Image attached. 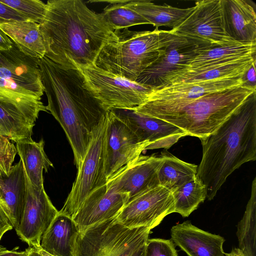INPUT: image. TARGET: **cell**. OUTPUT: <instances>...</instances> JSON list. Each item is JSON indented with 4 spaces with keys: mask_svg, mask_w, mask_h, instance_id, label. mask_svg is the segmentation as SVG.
Wrapping results in <instances>:
<instances>
[{
    "mask_svg": "<svg viewBox=\"0 0 256 256\" xmlns=\"http://www.w3.org/2000/svg\"><path fill=\"white\" fill-rule=\"evenodd\" d=\"M174 202V212L182 217L188 216L206 198V186L196 176L171 192Z\"/></svg>",
    "mask_w": 256,
    "mask_h": 256,
    "instance_id": "31",
    "label": "cell"
},
{
    "mask_svg": "<svg viewBox=\"0 0 256 256\" xmlns=\"http://www.w3.org/2000/svg\"><path fill=\"white\" fill-rule=\"evenodd\" d=\"M78 233L72 218L58 211L42 236L40 246L54 256H74Z\"/></svg>",
    "mask_w": 256,
    "mask_h": 256,
    "instance_id": "24",
    "label": "cell"
},
{
    "mask_svg": "<svg viewBox=\"0 0 256 256\" xmlns=\"http://www.w3.org/2000/svg\"><path fill=\"white\" fill-rule=\"evenodd\" d=\"M42 256H54L42 250L40 246L35 248Z\"/></svg>",
    "mask_w": 256,
    "mask_h": 256,
    "instance_id": "44",
    "label": "cell"
},
{
    "mask_svg": "<svg viewBox=\"0 0 256 256\" xmlns=\"http://www.w3.org/2000/svg\"><path fill=\"white\" fill-rule=\"evenodd\" d=\"M146 256H178L175 244L171 240L159 238L148 239Z\"/></svg>",
    "mask_w": 256,
    "mask_h": 256,
    "instance_id": "35",
    "label": "cell"
},
{
    "mask_svg": "<svg viewBox=\"0 0 256 256\" xmlns=\"http://www.w3.org/2000/svg\"><path fill=\"white\" fill-rule=\"evenodd\" d=\"M28 256H42L38 250L34 248L30 247Z\"/></svg>",
    "mask_w": 256,
    "mask_h": 256,
    "instance_id": "43",
    "label": "cell"
},
{
    "mask_svg": "<svg viewBox=\"0 0 256 256\" xmlns=\"http://www.w3.org/2000/svg\"><path fill=\"white\" fill-rule=\"evenodd\" d=\"M256 92L212 134L200 138L202 155L196 176L212 200L228 177L256 160Z\"/></svg>",
    "mask_w": 256,
    "mask_h": 256,
    "instance_id": "3",
    "label": "cell"
},
{
    "mask_svg": "<svg viewBox=\"0 0 256 256\" xmlns=\"http://www.w3.org/2000/svg\"><path fill=\"white\" fill-rule=\"evenodd\" d=\"M162 161L161 156H140L108 180L118 191L128 193L130 200L149 188L159 186L158 170Z\"/></svg>",
    "mask_w": 256,
    "mask_h": 256,
    "instance_id": "19",
    "label": "cell"
},
{
    "mask_svg": "<svg viewBox=\"0 0 256 256\" xmlns=\"http://www.w3.org/2000/svg\"><path fill=\"white\" fill-rule=\"evenodd\" d=\"M225 256H245L238 248H234L229 253L225 254Z\"/></svg>",
    "mask_w": 256,
    "mask_h": 256,
    "instance_id": "41",
    "label": "cell"
},
{
    "mask_svg": "<svg viewBox=\"0 0 256 256\" xmlns=\"http://www.w3.org/2000/svg\"><path fill=\"white\" fill-rule=\"evenodd\" d=\"M108 111L94 128L90 141L71 190L59 212L72 218L94 190L106 184L104 146L108 126Z\"/></svg>",
    "mask_w": 256,
    "mask_h": 256,
    "instance_id": "7",
    "label": "cell"
},
{
    "mask_svg": "<svg viewBox=\"0 0 256 256\" xmlns=\"http://www.w3.org/2000/svg\"><path fill=\"white\" fill-rule=\"evenodd\" d=\"M129 200L128 193L118 191L109 180L92 191L72 218L79 232L117 216Z\"/></svg>",
    "mask_w": 256,
    "mask_h": 256,
    "instance_id": "15",
    "label": "cell"
},
{
    "mask_svg": "<svg viewBox=\"0 0 256 256\" xmlns=\"http://www.w3.org/2000/svg\"><path fill=\"white\" fill-rule=\"evenodd\" d=\"M0 30L25 54L38 60L45 56L39 24L30 20L8 22L0 23Z\"/></svg>",
    "mask_w": 256,
    "mask_h": 256,
    "instance_id": "25",
    "label": "cell"
},
{
    "mask_svg": "<svg viewBox=\"0 0 256 256\" xmlns=\"http://www.w3.org/2000/svg\"><path fill=\"white\" fill-rule=\"evenodd\" d=\"M43 103L26 104L0 96V135L16 143L32 139L33 128Z\"/></svg>",
    "mask_w": 256,
    "mask_h": 256,
    "instance_id": "18",
    "label": "cell"
},
{
    "mask_svg": "<svg viewBox=\"0 0 256 256\" xmlns=\"http://www.w3.org/2000/svg\"><path fill=\"white\" fill-rule=\"evenodd\" d=\"M256 89L241 85L203 96L188 102L170 106L140 105L133 110L169 122L187 136L202 138L214 132Z\"/></svg>",
    "mask_w": 256,
    "mask_h": 256,
    "instance_id": "4",
    "label": "cell"
},
{
    "mask_svg": "<svg viewBox=\"0 0 256 256\" xmlns=\"http://www.w3.org/2000/svg\"><path fill=\"white\" fill-rule=\"evenodd\" d=\"M14 228L8 216L0 206V240L4 234Z\"/></svg>",
    "mask_w": 256,
    "mask_h": 256,
    "instance_id": "38",
    "label": "cell"
},
{
    "mask_svg": "<svg viewBox=\"0 0 256 256\" xmlns=\"http://www.w3.org/2000/svg\"><path fill=\"white\" fill-rule=\"evenodd\" d=\"M26 181L24 210L20 224L15 230L22 240L29 246L36 248L40 246L42 236L58 211L52 204L44 186H34L26 174Z\"/></svg>",
    "mask_w": 256,
    "mask_h": 256,
    "instance_id": "12",
    "label": "cell"
},
{
    "mask_svg": "<svg viewBox=\"0 0 256 256\" xmlns=\"http://www.w3.org/2000/svg\"><path fill=\"white\" fill-rule=\"evenodd\" d=\"M225 32L236 42L256 44V13L244 0H222Z\"/></svg>",
    "mask_w": 256,
    "mask_h": 256,
    "instance_id": "21",
    "label": "cell"
},
{
    "mask_svg": "<svg viewBox=\"0 0 256 256\" xmlns=\"http://www.w3.org/2000/svg\"><path fill=\"white\" fill-rule=\"evenodd\" d=\"M16 154L14 143L8 138L0 136V176L9 175Z\"/></svg>",
    "mask_w": 256,
    "mask_h": 256,
    "instance_id": "34",
    "label": "cell"
},
{
    "mask_svg": "<svg viewBox=\"0 0 256 256\" xmlns=\"http://www.w3.org/2000/svg\"><path fill=\"white\" fill-rule=\"evenodd\" d=\"M254 61L256 56L234 60L214 66L196 69L184 68L168 75L162 86L158 88L174 84L209 81L224 78L243 76Z\"/></svg>",
    "mask_w": 256,
    "mask_h": 256,
    "instance_id": "23",
    "label": "cell"
},
{
    "mask_svg": "<svg viewBox=\"0 0 256 256\" xmlns=\"http://www.w3.org/2000/svg\"><path fill=\"white\" fill-rule=\"evenodd\" d=\"M12 46V40L0 30V50H9Z\"/></svg>",
    "mask_w": 256,
    "mask_h": 256,
    "instance_id": "40",
    "label": "cell"
},
{
    "mask_svg": "<svg viewBox=\"0 0 256 256\" xmlns=\"http://www.w3.org/2000/svg\"><path fill=\"white\" fill-rule=\"evenodd\" d=\"M256 61L246 72L242 77L243 84L256 89Z\"/></svg>",
    "mask_w": 256,
    "mask_h": 256,
    "instance_id": "37",
    "label": "cell"
},
{
    "mask_svg": "<svg viewBox=\"0 0 256 256\" xmlns=\"http://www.w3.org/2000/svg\"><path fill=\"white\" fill-rule=\"evenodd\" d=\"M129 128L140 142L150 143L145 150L168 148L187 134L164 120L150 116L133 110H112Z\"/></svg>",
    "mask_w": 256,
    "mask_h": 256,
    "instance_id": "16",
    "label": "cell"
},
{
    "mask_svg": "<svg viewBox=\"0 0 256 256\" xmlns=\"http://www.w3.org/2000/svg\"><path fill=\"white\" fill-rule=\"evenodd\" d=\"M116 217L79 232L74 256H132L146 244L151 229L128 228L118 222Z\"/></svg>",
    "mask_w": 256,
    "mask_h": 256,
    "instance_id": "6",
    "label": "cell"
},
{
    "mask_svg": "<svg viewBox=\"0 0 256 256\" xmlns=\"http://www.w3.org/2000/svg\"><path fill=\"white\" fill-rule=\"evenodd\" d=\"M146 244L136 250L132 256H146Z\"/></svg>",
    "mask_w": 256,
    "mask_h": 256,
    "instance_id": "42",
    "label": "cell"
},
{
    "mask_svg": "<svg viewBox=\"0 0 256 256\" xmlns=\"http://www.w3.org/2000/svg\"><path fill=\"white\" fill-rule=\"evenodd\" d=\"M30 247L26 248L24 251L18 252L17 248L9 250L5 248L2 246L0 248V256H28Z\"/></svg>",
    "mask_w": 256,
    "mask_h": 256,
    "instance_id": "39",
    "label": "cell"
},
{
    "mask_svg": "<svg viewBox=\"0 0 256 256\" xmlns=\"http://www.w3.org/2000/svg\"><path fill=\"white\" fill-rule=\"evenodd\" d=\"M108 126L104 146V167L108 180L140 156L148 142H140L136 136L112 110L108 111Z\"/></svg>",
    "mask_w": 256,
    "mask_h": 256,
    "instance_id": "11",
    "label": "cell"
},
{
    "mask_svg": "<svg viewBox=\"0 0 256 256\" xmlns=\"http://www.w3.org/2000/svg\"><path fill=\"white\" fill-rule=\"evenodd\" d=\"M171 30L178 36L212 46L239 44L229 38L225 32L222 0L197 1L189 16Z\"/></svg>",
    "mask_w": 256,
    "mask_h": 256,
    "instance_id": "9",
    "label": "cell"
},
{
    "mask_svg": "<svg viewBox=\"0 0 256 256\" xmlns=\"http://www.w3.org/2000/svg\"><path fill=\"white\" fill-rule=\"evenodd\" d=\"M106 111L134 108L142 104L152 90L99 68L95 65L77 68Z\"/></svg>",
    "mask_w": 256,
    "mask_h": 256,
    "instance_id": "8",
    "label": "cell"
},
{
    "mask_svg": "<svg viewBox=\"0 0 256 256\" xmlns=\"http://www.w3.org/2000/svg\"><path fill=\"white\" fill-rule=\"evenodd\" d=\"M214 46L178 36L164 53L138 77L135 82L152 90L160 87L169 74L184 68L202 50Z\"/></svg>",
    "mask_w": 256,
    "mask_h": 256,
    "instance_id": "13",
    "label": "cell"
},
{
    "mask_svg": "<svg viewBox=\"0 0 256 256\" xmlns=\"http://www.w3.org/2000/svg\"><path fill=\"white\" fill-rule=\"evenodd\" d=\"M238 248L245 256H256V178L252 183L251 195L246 210L237 225Z\"/></svg>",
    "mask_w": 256,
    "mask_h": 256,
    "instance_id": "30",
    "label": "cell"
},
{
    "mask_svg": "<svg viewBox=\"0 0 256 256\" xmlns=\"http://www.w3.org/2000/svg\"><path fill=\"white\" fill-rule=\"evenodd\" d=\"M0 78L41 100L44 88L38 60L25 54L13 42L10 49L0 50Z\"/></svg>",
    "mask_w": 256,
    "mask_h": 256,
    "instance_id": "17",
    "label": "cell"
},
{
    "mask_svg": "<svg viewBox=\"0 0 256 256\" xmlns=\"http://www.w3.org/2000/svg\"><path fill=\"white\" fill-rule=\"evenodd\" d=\"M126 4L136 12L150 24L175 28L192 12L194 6L182 8L168 4L158 5L150 0H126Z\"/></svg>",
    "mask_w": 256,
    "mask_h": 256,
    "instance_id": "27",
    "label": "cell"
},
{
    "mask_svg": "<svg viewBox=\"0 0 256 256\" xmlns=\"http://www.w3.org/2000/svg\"><path fill=\"white\" fill-rule=\"evenodd\" d=\"M28 20L17 10L0 2V23Z\"/></svg>",
    "mask_w": 256,
    "mask_h": 256,
    "instance_id": "36",
    "label": "cell"
},
{
    "mask_svg": "<svg viewBox=\"0 0 256 256\" xmlns=\"http://www.w3.org/2000/svg\"><path fill=\"white\" fill-rule=\"evenodd\" d=\"M38 66L48 98L46 109L64 130L78 170L92 130L107 111L78 70L66 68L46 56L38 60Z\"/></svg>",
    "mask_w": 256,
    "mask_h": 256,
    "instance_id": "2",
    "label": "cell"
},
{
    "mask_svg": "<svg viewBox=\"0 0 256 256\" xmlns=\"http://www.w3.org/2000/svg\"><path fill=\"white\" fill-rule=\"evenodd\" d=\"M39 24L45 56L66 68L94 65L103 47L118 39L102 13L80 0H50Z\"/></svg>",
    "mask_w": 256,
    "mask_h": 256,
    "instance_id": "1",
    "label": "cell"
},
{
    "mask_svg": "<svg viewBox=\"0 0 256 256\" xmlns=\"http://www.w3.org/2000/svg\"><path fill=\"white\" fill-rule=\"evenodd\" d=\"M242 76L194 82L172 84L153 90L140 105L164 107L184 104L203 96L222 91L243 84Z\"/></svg>",
    "mask_w": 256,
    "mask_h": 256,
    "instance_id": "14",
    "label": "cell"
},
{
    "mask_svg": "<svg viewBox=\"0 0 256 256\" xmlns=\"http://www.w3.org/2000/svg\"><path fill=\"white\" fill-rule=\"evenodd\" d=\"M256 52V44H236L210 47L195 56L184 68L196 69L214 66L240 58L255 56Z\"/></svg>",
    "mask_w": 256,
    "mask_h": 256,
    "instance_id": "28",
    "label": "cell"
},
{
    "mask_svg": "<svg viewBox=\"0 0 256 256\" xmlns=\"http://www.w3.org/2000/svg\"><path fill=\"white\" fill-rule=\"evenodd\" d=\"M2 247V246H0V248Z\"/></svg>",
    "mask_w": 256,
    "mask_h": 256,
    "instance_id": "45",
    "label": "cell"
},
{
    "mask_svg": "<svg viewBox=\"0 0 256 256\" xmlns=\"http://www.w3.org/2000/svg\"><path fill=\"white\" fill-rule=\"evenodd\" d=\"M26 194V173L20 160L7 176H0V206L16 229L24 210Z\"/></svg>",
    "mask_w": 256,
    "mask_h": 256,
    "instance_id": "22",
    "label": "cell"
},
{
    "mask_svg": "<svg viewBox=\"0 0 256 256\" xmlns=\"http://www.w3.org/2000/svg\"><path fill=\"white\" fill-rule=\"evenodd\" d=\"M110 4L102 12L106 21L114 30L128 29L140 24H150V22L126 4V0L105 1Z\"/></svg>",
    "mask_w": 256,
    "mask_h": 256,
    "instance_id": "32",
    "label": "cell"
},
{
    "mask_svg": "<svg viewBox=\"0 0 256 256\" xmlns=\"http://www.w3.org/2000/svg\"><path fill=\"white\" fill-rule=\"evenodd\" d=\"M162 161L158 170L159 185L170 191L196 176L198 166L185 162L167 150L160 155Z\"/></svg>",
    "mask_w": 256,
    "mask_h": 256,
    "instance_id": "29",
    "label": "cell"
},
{
    "mask_svg": "<svg viewBox=\"0 0 256 256\" xmlns=\"http://www.w3.org/2000/svg\"><path fill=\"white\" fill-rule=\"evenodd\" d=\"M118 39L106 44L94 65L100 69L135 82L178 36L171 30L116 31Z\"/></svg>",
    "mask_w": 256,
    "mask_h": 256,
    "instance_id": "5",
    "label": "cell"
},
{
    "mask_svg": "<svg viewBox=\"0 0 256 256\" xmlns=\"http://www.w3.org/2000/svg\"><path fill=\"white\" fill-rule=\"evenodd\" d=\"M171 240L188 256H224L222 236L203 230L186 221L172 226Z\"/></svg>",
    "mask_w": 256,
    "mask_h": 256,
    "instance_id": "20",
    "label": "cell"
},
{
    "mask_svg": "<svg viewBox=\"0 0 256 256\" xmlns=\"http://www.w3.org/2000/svg\"><path fill=\"white\" fill-rule=\"evenodd\" d=\"M44 142L42 138L38 142L32 138L16 143L17 154L20 157L30 183L34 186L44 187V170L46 172L53 164L46 154Z\"/></svg>",
    "mask_w": 256,
    "mask_h": 256,
    "instance_id": "26",
    "label": "cell"
},
{
    "mask_svg": "<svg viewBox=\"0 0 256 256\" xmlns=\"http://www.w3.org/2000/svg\"><path fill=\"white\" fill-rule=\"evenodd\" d=\"M174 212L171 191L161 186L149 188L130 200L116 217L126 227L152 230Z\"/></svg>",
    "mask_w": 256,
    "mask_h": 256,
    "instance_id": "10",
    "label": "cell"
},
{
    "mask_svg": "<svg viewBox=\"0 0 256 256\" xmlns=\"http://www.w3.org/2000/svg\"><path fill=\"white\" fill-rule=\"evenodd\" d=\"M0 2L18 12L28 20L40 24L44 19L46 4L38 0H2Z\"/></svg>",
    "mask_w": 256,
    "mask_h": 256,
    "instance_id": "33",
    "label": "cell"
}]
</instances>
